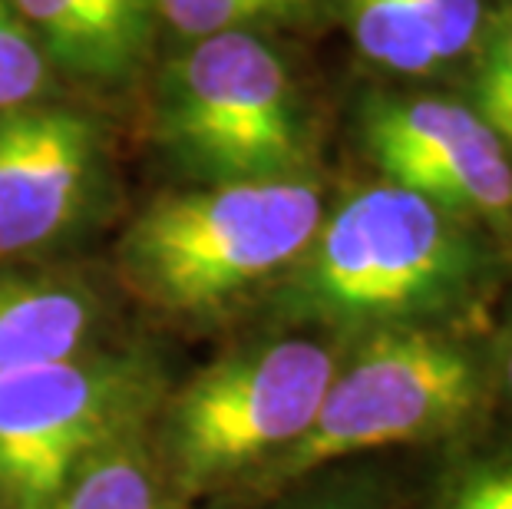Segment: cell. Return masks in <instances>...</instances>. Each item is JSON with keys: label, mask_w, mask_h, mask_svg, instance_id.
Listing matches in <instances>:
<instances>
[{"label": "cell", "mask_w": 512, "mask_h": 509, "mask_svg": "<svg viewBox=\"0 0 512 509\" xmlns=\"http://www.w3.org/2000/svg\"><path fill=\"white\" fill-rule=\"evenodd\" d=\"M493 404L489 341L443 324L364 331L334 367L311 427L258 473L268 490L390 450H430Z\"/></svg>", "instance_id": "2"}, {"label": "cell", "mask_w": 512, "mask_h": 509, "mask_svg": "<svg viewBox=\"0 0 512 509\" xmlns=\"http://www.w3.org/2000/svg\"><path fill=\"white\" fill-rule=\"evenodd\" d=\"M364 143L384 182L512 245V159L476 110L437 96L374 100L364 110Z\"/></svg>", "instance_id": "7"}, {"label": "cell", "mask_w": 512, "mask_h": 509, "mask_svg": "<svg viewBox=\"0 0 512 509\" xmlns=\"http://www.w3.org/2000/svg\"><path fill=\"white\" fill-rule=\"evenodd\" d=\"M318 480L298 503H288V509H394V483L380 467H341L314 473Z\"/></svg>", "instance_id": "17"}, {"label": "cell", "mask_w": 512, "mask_h": 509, "mask_svg": "<svg viewBox=\"0 0 512 509\" xmlns=\"http://www.w3.org/2000/svg\"><path fill=\"white\" fill-rule=\"evenodd\" d=\"M37 509H162L159 483L136 443H116L83 463Z\"/></svg>", "instance_id": "12"}, {"label": "cell", "mask_w": 512, "mask_h": 509, "mask_svg": "<svg viewBox=\"0 0 512 509\" xmlns=\"http://www.w3.org/2000/svg\"><path fill=\"white\" fill-rule=\"evenodd\" d=\"M96 129L67 110L0 113V258L53 242L93 186Z\"/></svg>", "instance_id": "8"}, {"label": "cell", "mask_w": 512, "mask_h": 509, "mask_svg": "<svg viewBox=\"0 0 512 509\" xmlns=\"http://www.w3.org/2000/svg\"><path fill=\"white\" fill-rule=\"evenodd\" d=\"M489 381H493V407L512 414V321L489 338Z\"/></svg>", "instance_id": "19"}, {"label": "cell", "mask_w": 512, "mask_h": 509, "mask_svg": "<svg viewBox=\"0 0 512 509\" xmlns=\"http://www.w3.org/2000/svg\"><path fill=\"white\" fill-rule=\"evenodd\" d=\"M476 113L479 119L512 146V10L499 17L483 43L476 70Z\"/></svg>", "instance_id": "16"}, {"label": "cell", "mask_w": 512, "mask_h": 509, "mask_svg": "<svg viewBox=\"0 0 512 509\" xmlns=\"http://www.w3.org/2000/svg\"><path fill=\"white\" fill-rule=\"evenodd\" d=\"M166 136L212 182L294 176L304 159L288 70L245 30L199 37L172 70Z\"/></svg>", "instance_id": "5"}, {"label": "cell", "mask_w": 512, "mask_h": 509, "mask_svg": "<svg viewBox=\"0 0 512 509\" xmlns=\"http://www.w3.org/2000/svg\"><path fill=\"white\" fill-rule=\"evenodd\" d=\"M427 27L437 63L463 57L483 24V0H413Z\"/></svg>", "instance_id": "18"}, {"label": "cell", "mask_w": 512, "mask_h": 509, "mask_svg": "<svg viewBox=\"0 0 512 509\" xmlns=\"http://www.w3.org/2000/svg\"><path fill=\"white\" fill-rule=\"evenodd\" d=\"M331 344L285 334L215 361L169 414L176 480L212 486L261 473L311 427L334 367Z\"/></svg>", "instance_id": "4"}, {"label": "cell", "mask_w": 512, "mask_h": 509, "mask_svg": "<svg viewBox=\"0 0 512 509\" xmlns=\"http://www.w3.org/2000/svg\"><path fill=\"white\" fill-rule=\"evenodd\" d=\"M162 17L185 37H209L222 30H242L255 20L291 17L311 7V0H156Z\"/></svg>", "instance_id": "14"}, {"label": "cell", "mask_w": 512, "mask_h": 509, "mask_svg": "<svg viewBox=\"0 0 512 509\" xmlns=\"http://www.w3.org/2000/svg\"><path fill=\"white\" fill-rule=\"evenodd\" d=\"M321 219L324 199L308 179L215 182L152 202L126 232L123 265L156 305L209 311L291 268Z\"/></svg>", "instance_id": "3"}, {"label": "cell", "mask_w": 512, "mask_h": 509, "mask_svg": "<svg viewBox=\"0 0 512 509\" xmlns=\"http://www.w3.org/2000/svg\"><path fill=\"white\" fill-rule=\"evenodd\" d=\"M430 453L437 457L417 509H512V414L489 404Z\"/></svg>", "instance_id": "11"}, {"label": "cell", "mask_w": 512, "mask_h": 509, "mask_svg": "<svg viewBox=\"0 0 512 509\" xmlns=\"http://www.w3.org/2000/svg\"><path fill=\"white\" fill-rule=\"evenodd\" d=\"M43 53L83 77L116 80L143 60L152 0H10Z\"/></svg>", "instance_id": "9"}, {"label": "cell", "mask_w": 512, "mask_h": 509, "mask_svg": "<svg viewBox=\"0 0 512 509\" xmlns=\"http://www.w3.org/2000/svg\"><path fill=\"white\" fill-rule=\"evenodd\" d=\"M351 30L364 57L394 73L440 67L413 0H351Z\"/></svg>", "instance_id": "13"}, {"label": "cell", "mask_w": 512, "mask_h": 509, "mask_svg": "<svg viewBox=\"0 0 512 509\" xmlns=\"http://www.w3.org/2000/svg\"><path fill=\"white\" fill-rule=\"evenodd\" d=\"M152 374L113 354H73L0 381V496L37 509L70 476L129 440Z\"/></svg>", "instance_id": "6"}, {"label": "cell", "mask_w": 512, "mask_h": 509, "mask_svg": "<svg viewBox=\"0 0 512 509\" xmlns=\"http://www.w3.org/2000/svg\"><path fill=\"white\" fill-rule=\"evenodd\" d=\"M93 301L80 285L17 278L0 285V381L83 351Z\"/></svg>", "instance_id": "10"}, {"label": "cell", "mask_w": 512, "mask_h": 509, "mask_svg": "<svg viewBox=\"0 0 512 509\" xmlns=\"http://www.w3.org/2000/svg\"><path fill=\"white\" fill-rule=\"evenodd\" d=\"M47 86L43 47L10 0H0V113L34 103Z\"/></svg>", "instance_id": "15"}, {"label": "cell", "mask_w": 512, "mask_h": 509, "mask_svg": "<svg viewBox=\"0 0 512 509\" xmlns=\"http://www.w3.org/2000/svg\"><path fill=\"white\" fill-rule=\"evenodd\" d=\"M479 225L380 182L324 215L291 268V305L308 318L374 331L433 324L486 285L493 252Z\"/></svg>", "instance_id": "1"}]
</instances>
